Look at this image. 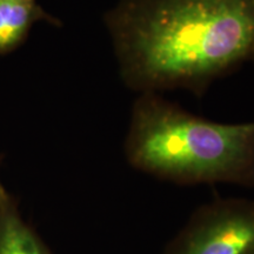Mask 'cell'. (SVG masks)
<instances>
[{
    "label": "cell",
    "mask_w": 254,
    "mask_h": 254,
    "mask_svg": "<svg viewBox=\"0 0 254 254\" xmlns=\"http://www.w3.org/2000/svg\"><path fill=\"white\" fill-rule=\"evenodd\" d=\"M103 19L120 78L139 94L201 98L254 62V0H118Z\"/></svg>",
    "instance_id": "6da1fadb"
},
{
    "label": "cell",
    "mask_w": 254,
    "mask_h": 254,
    "mask_svg": "<svg viewBox=\"0 0 254 254\" xmlns=\"http://www.w3.org/2000/svg\"><path fill=\"white\" fill-rule=\"evenodd\" d=\"M124 153L133 168L165 182L254 187V122H212L159 93L133 103Z\"/></svg>",
    "instance_id": "7a4b0ae2"
},
{
    "label": "cell",
    "mask_w": 254,
    "mask_h": 254,
    "mask_svg": "<svg viewBox=\"0 0 254 254\" xmlns=\"http://www.w3.org/2000/svg\"><path fill=\"white\" fill-rule=\"evenodd\" d=\"M164 254H254V201L218 199L201 206Z\"/></svg>",
    "instance_id": "3957f363"
},
{
    "label": "cell",
    "mask_w": 254,
    "mask_h": 254,
    "mask_svg": "<svg viewBox=\"0 0 254 254\" xmlns=\"http://www.w3.org/2000/svg\"><path fill=\"white\" fill-rule=\"evenodd\" d=\"M38 21L62 26V21L37 0H0V56L9 55L23 45Z\"/></svg>",
    "instance_id": "277c9868"
},
{
    "label": "cell",
    "mask_w": 254,
    "mask_h": 254,
    "mask_svg": "<svg viewBox=\"0 0 254 254\" xmlns=\"http://www.w3.org/2000/svg\"><path fill=\"white\" fill-rule=\"evenodd\" d=\"M0 254H53L9 192L0 198Z\"/></svg>",
    "instance_id": "5b68a950"
},
{
    "label": "cell",
    "mask_w": 254,
    "mask_h": 254,
    "mask_svg": "<svg viewBox=\"0 0 254 254\" xmlns=\"http://www.w3.org/2000/svg\"><path fill=\"white\" fill-rule=\"evenodd\" d=\"M6 193H8V192H7V190H6L4 185H2L1 180H0V198H1V196H4Z\"/></svg>",
    "instance_id": "8992f818"
}]
</instances>
